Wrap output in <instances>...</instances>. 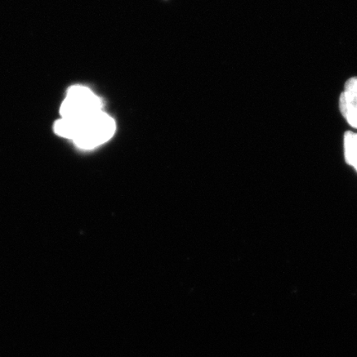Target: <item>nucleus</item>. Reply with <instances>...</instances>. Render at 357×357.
Instances as JSON below:
<instances>
[{"label": "nucleus", "instance_id": "f257e3e1", "mask_svg": "<svg viewBox=\"0 0 357 357\" xmlns=\"http://www.w3.org/2000/svg\"><path fill=\"white\" fill-rule=\"evenodd\" d=\"M115 130L114 120L102 110L77 123L73 142L80 149L91 150L111 139Z\"/></svg>", "mask_w": 357, "mask_h": 357}, {"label": "nucleus", "instance_id": "f03ea898", "mask_svg": "<svg viewBox=\"0 0 357 357\" xmlns=\"http://www.w3.org/2000/svg\"><path fill=\"white\" fill-rule=\"evenodd\" d=\"M102 110V102L100 97L86 86H71L65 100L62 102L60 113L62 119L82 121L84 118Z\"/></svg>", "mask_w": 357, "mask_h": 357}, {"label": "nucleus", "instance_id": "7ed1b4c3", "mask_svg": "<svg viewBox=\"0 0 357 357\" xmlns=\"http://www.w3.org/2000/svg\"><path fill=\"white\" fill-rule=\"evenodd\" d=\"M339 108L347 122L357 129V77H352L346 82L344 91L339 100Z\"/></svg>", "mask_w": 357, "mask_h": 357}, {"label": "nucleus", "instance_id": "20e7f679", "mask_svg": "<svg viewBox=\"0 0 357 357\" xmlns=\"http://www.w3.org/2000/svg\"><path fill=\"white\" fill-rule=\"evenodd\" d=\"M346 162L357 172V133L347 132L344 136Z\"/></svg>", "mask_w": 357, "mask_h": 357}, {"label": "nucleus", "instance_id": "39448f33", "mask_svg": "<svg viewBox=\"0 0 357 357\" xmlns=\"http://www.w3.org/2000/svg\"><path fill=\"white\" fill-rule=\"evenodd\" d=\"M54 131L58 136L73 141L77 131V122L61 118L55 123Z\"/></svg>", "mask_w": 357, "mask_h": 357}]
</instances>
